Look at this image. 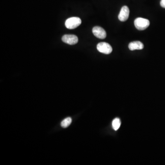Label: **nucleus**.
I'll return each instance as SVG.
<instances>
[{"label":"nucleus","mask_w":165,"mask_h":165,"mask_svg":"<svg viewBox=\"0 0 165 165\" xmlns=\"http://www.w3.org/2000/svg\"><path fill=\"white\" fill-rule=\"evenodd\" d=\"M144 47L143 44L139 41H133L129 45V48L130 50H142Z\"/></svg>","instance_id":"0eeeda50"},{"label":"nucleus","mask_w":165,"mask_h":165,"mask_svg":"<svg viewBox=\"0 0 165 165\" xmlns=\"http://www.w3.org/2000/svg\"><path fill=\"white\" fill-rule=\"evenodd\" d=\"M160 5L162 7L165 8V0H161Z\"/></svg>","instance_id":"9d476101"},{"label":"nucleus","mask_w":165,"mask_h":165,"mask_svg":"<svg viewBox=\"0 0 165 165\" xmlns=\"http://www.w3.org/2000/svg\"><path fill=\"white\" fill-rule=\"evenodd\" d=\"M81 20L78 17H72L68 18L65 22L66 28L70 30L75 29L81 25Z\"/></svg>","instance_id":"f03ea898"},{"label":"nucleus","mask_w":165,"mask_h":165,"mask_svg":"<svg viewBox=\"0 0 165 165\" xmlns=\"http://www.w3.org/2000/svg\"><path fill=\"white\" fill-rule=\"evenodd\" d=\"M72 122V119L70 117H67L62 121L61 124V126L63 128H68L71 124Z\"/></svg>","instance_id":"6e6552de"},{"label":"nucleus","mask_w":165,"mask_h":165,"mask_svg":"<svg viewBox=\"0 0 165 165\" xmlns=\"http://www.w3.org/2000/svg\"><path fill=\"white\" fill-rule=\"evenodd\" d=\"M130 12L129 7L126 6H124L121 8L120 13L118 15V19L121 22L127 21L130 16Z\"/></svg>","instance_id":"423d86ee"},{"label":"nucleus","mask_w":165,"mask_h":165,"mask_svg":"<svg viewBox=\"0 0 165 165\" xmlns=\"http://www.w3.org/2000/svg\"><path fill=\"white\" fill-rule=\"evenodd\" d=\"M97 49L99 52L105 54H109L112 51V48L107 43H99L97 45Z\"/></svg>","instance_id":"7ed1b4c3"},{"label":"nucleus","mask_w":165,"mask_h":165,"mask_svg":"<svg viewBox=\"0 0 165 165\" xmlns=\"http://www.w3.org/2000/svg\"><path fill=\"white\" fill-rule=\"evenodd\" d=\"M92 32L95 36L100 39H104L106 38V32L101 27L99 26L94 27L92 30Z\"/></svg>","instance_id":"39448f33"},{"label":"nucleus","mask_w":165,"mask_h":165,"mask_svg":"<svg viewBox=\"0 0 165 165\" xmlns=\"http://www.w3.org/2000/svg\"><path fill=\"white\" fill-rule=\"evenodd\" d=\"M112 126L115 130H117L121 126V121L118 118H115L112 121Z\"/></svg>","instance_id":"1a4fd4ad"},{"label":"nucleus","mask_w":165,"mask_h":165,"mask_svg":"<svg viewBox=\"0 0 165 165\" xmlns=\"http://www.w3.org/2000/svg\"><path fill=\"white\" fill-rule=\"evenodd\" d=\"M62 41L70 45L76 44L78 42V38L75 35H65L62 37Z\"/></svg>","instance_id":"20e7f679"},{"label":"nucleus","mask_w":165,"mask_h":165,"mask_svg":"<svg viewBox=\"0 0 165 165\" xmlns=\"http://www.w3.org/2000/svg\"><path fill=\"white\" fill-rule=\"evenodd\" d=\"M134 23L136 28L139 31L145 30L150 25L149 20L142 17L136 18Z\"/></svg>","instance_id":"f257e3e1"}]
</instances>
